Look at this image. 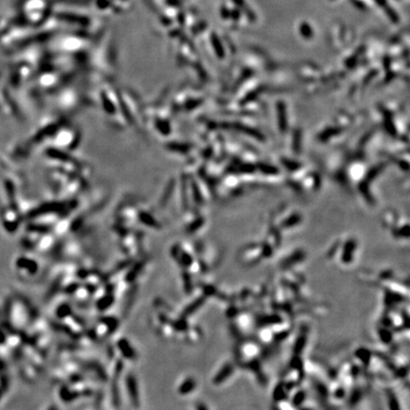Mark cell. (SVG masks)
I'll use <instances>...</instances> for the list:
<instances>
[{
	"mask_svg": "<svg viewBox=\"0 0 410 410\" xmlns=\"http://www.w3.org/2000/svg\"><path fill=\"white\" fill-rule=\"evenodd\" d=\"M354 2V4L360 8L363 9H367L373 5H375L374 0H352Z\"/></svg>",
	"mask_w": 410,
	"mask_h": 410,
	"instance_id": "obj_1",
	"label": "cell"
}]
</instances>
